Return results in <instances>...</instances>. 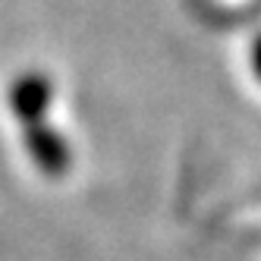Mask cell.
Wrapping results in <instances>:
<instances>
[{
  "label": "cell",
  "instance_id": "obj_2",
  "mask_svg": "<svg viewBox=\"0 0 261 261\" xmlns=\"http://www.w3.org/2000/svg\"><path fill=\"white\" fill-rule=\"evenodd\" d=\"M50 79L41 72H25L16 79V85L10 88V107L25 126L29 123H41L44 110L50 107Z\"/></svg>",
  "mask_w": 261,
  "mask_h": 261
},
{
  "label": "cell",
  "instance_id": "obj_3",
  "mask_svg": "<svg viewBox=\"0 0 261 261\" xmlns=\"http://www.w3.org/2000/svg\"><path fill=\"white\" fill-rule=\"evenodd\" d=\"M252 69H255V76L261 79V35H258L255 44H252Z\"/></svg>",
  "mask_w": 261,
  "mask_h": 261
},
{
  "label": "cell",
  "instance_id": "obj_1",
  "mask_svg": "<svg viewBox=\"0 0 261 261\" xmlns=\"http://www.w3.org/2000/svg\"><path fill=\"white\" fill-rule=\"evenodd\" d=\"M25 148L32 161L41 167L47 176H63L69 170V145L63 136H57L44 123H29L25 126Z\"/></svg>",
  "mask_w": 261,
  "mask_h": 261
}]
</instances>
